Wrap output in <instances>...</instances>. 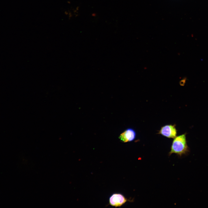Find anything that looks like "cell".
Returning a JSON list of instances; mask_svg holds the SVG:
<instances>
[{
    "label": "cell",
    "mask_w": 208,
    "mask_h": 208,
    "mask_svg": "<svg viewBox=\"0 0 208 208\" xmlns=\"http://www.w3.org/2000/svg\"><path fill=\"white\" fill-rule=\"evenodd\" d=\"M176 125H167L162 127L157 134L168 138H174L177 135Z\"/></svg>",
    "instance_id": "7a4b0ae2"
},
{
    "label": "cell",
    "mask_w": 208,
    "mask_h": 208,
    "mask_svg": "<svg viewBox=\"0 0 208 208\" xmlns=\"http://www.w3.org/2000/svg\"><path fill=\"white\" fill-rule=\"evenodd\" d=\"M172 143L169 155L174 153L180 156L187 153L189 151L186 137V134L176 136Z\"/></svg>",
    "instance_id": "6da1fadb"
},
{
    "label": "cell",
    "mask_w": 208,
    "mask_h": 208,
    "mask_svg": "<svg viewBox=\"0 0 208 208\" xmlns=\"http://www.w3.org/2000/svg\"><path fill=\"white\" fill-rule=\"evenodd\" d=\"M186 80L187 78L186 77L183 78L179 81V83L180 85L181 86H184L185 84Z\"/></svg>",
    "instance_id": "5b68a950"
},
{
    "label": "cell",
    "mask_w": 208,
    "mask_h": 208,
    "mask_svg": "<svg viewBox=\"0 0 208 208\" xmlns=\"http://www.w3.org/2000/svg\"><path fill=\"white\" fill-rule=\"evenodd\" d=\"M127 201V200L125 196L119 193L113 194L109 199L110 205L115 207H120Z\"/></svg>",
    "instance_id": "3957f363"
},
{
    "label": "cell",
    "mask_w": 208,
    "mask_h": 208,
    "mask_svg": "<svg viewBox=\"0 0 208 208\" xmlns=\"http://www.w3.org/2000/svg\"><path fill=\"white\" fill-rule=\"evenodd\" d=\"M136 137V133L132 128L127 129L121 133L119 137L120 140L124 142H130L133 141Z\"/></svg>",
    "instance_id": "277c9868"
}]
</instances>
